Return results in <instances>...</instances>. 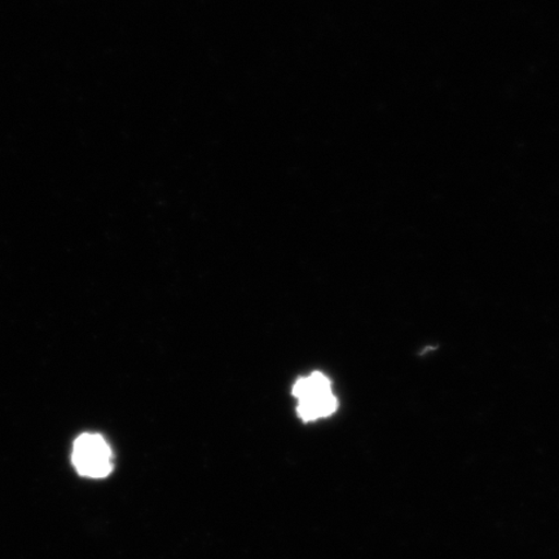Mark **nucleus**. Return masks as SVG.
Returning <instances> with one entry per match:
<instances>
[{"label":"nucleus","instance_id":"nucleus-2","mask_svg":"<svg viewBox=\"0 0 559 559\" xmlns=\"http://www.w3.org/2000/svg\"><path fill=\"white\" fill-rule=\"evenodd\" d=\"M73 464L83 477L105 478L114 471V454L99 435H82L73 445Z\"/></svg>","mask_w":559,"mask_h":559},{"label":"nucleus","instance_id":"nucleus-1","mask_svg":"<svg viewBox=\"0 0 559 559\" xmlns=\"http://www.w3.org/2000/svg\"><path fill=\"white\" fill-rule=\"evenodd\" d=\"M293 396L298 401L297 414L305 423L330 417L338 408L337 397L332 390V381L321 372L300 377L293 386Z\"/></svg>","mask_w":559,"mask_h":559}]
</instances>
